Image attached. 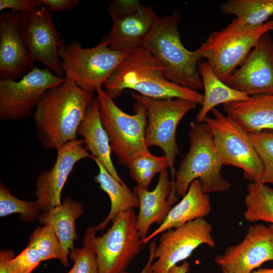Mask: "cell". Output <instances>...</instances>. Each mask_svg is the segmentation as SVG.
<instances>
[{
  "instance_id": "cell-23",
  "label": "cell",
  "mask_w": 273,
  "mask_h": 273,
  "mask_svg": "<svg viewBox=\"0 0 273 273\" xmlns=\"http://www.w3.org/2000/svg\"><path fill=\"white\" fill-rule=\"evenodd\" d=\"M77 134L83 138L85 148L97 158L117 180L125 184L118 174L111 158L112 150L108 135L101 120L97 99H94L80 124Z\"/></svg>"
},
{
  "instance_id": "cell-1",
  "label": "cell",
  "mask_w": 273,
  "mask_h": 273,
  "mask_svg": "<svg viewBox=\"0 0 273 273\" xmlns=\"http://www.w3.org/2000/svg\"><path fill=\"white\" fill-rule=\"evenodd\" d=\"M94 99V93L67 79L48 90L32 115L37 136L43 148L57 149L76 139L78 127Z\"/></svg>"
},
{
  "instance_id": "cell-32",
  "label": "cell",
  "mask_w": 273,
  "mask_h": 273,
  "mask_svg": "<svg viewBox=\"0 0 273 273\" xmlns=\"http://www.w3.org/2000/svg\"><path fill=\"white\" fill-rule=\"evenodd\" d=\"M248 135L263 166L258 183L273 185V130H265Z\"/></svg>"
},
{
  "instance_id": "cell-6",
  "label": "cell",
  "mask_w": 273,
  "mask_h": 273,
  "mask_svg": "<svg viewBox=\"0 0 273 273\" xmlns=\"http://www.w3.org/2000/svg\"><path fill=\"white\" fill-rule=\"evenodd\" d=\"M271 31L273 20L251 26L242 24L235 18L226 27L212 32L196 51L225 82L244 62L259 38Z\"/></svg>"
},
{
  "instance_id": "cell-18",
  "label": "cell",
  "mask_w": 273,
  "mask_h": 273,
  "mask_svg": "<svg viewBox=\"0 0 273 273\" xmlns=\"http://www.w3.org/2000/svg\"><path fill=\"white\" fill-rule=\"evenodd\" d=\"M174 180L169 178L167 169L160 173L158 183L151 191L135 186L133 190L139 199L137 228L141 240L145 238L154 223L161 224L172 205L178 200L174 187Z\"/></svg>"
},
{
  "instance_id": "cell-33",
  "label": "cell",
  "mask_w": 273,
  "mask_h": 273,
  "mask_svg": "<svg viewBox=\"0 0 273 273\" xmlns=\"http://www.w3.org/2000/svg\"><path fill=\"white\" fill-rule=\"evenodd\" d=\"M69 256L73 265L67 273H99L97 254L91 242L89 228L86 230L81 248H75Z\"/></svg>"
},
{
  "instance_id": "cell-16",
  "label": "cell",
  "mask_w": 273,
  "mask_h": 273,
  "mask_svg": "<svg viewBox=\"0 0 273 273\" xmlns=\"http://www.w3.org/2000/svg\"><path fill=\"white\" fill-rule=\"evenodd\" d=\"M57 158L52 168L38 174L35 195L41 211L44 212L61 204L63 189L76 163L91 158L82 139L70 141L57 149Z\"/></svg>"
},
{
  "instance_id": "cell-10",
  "label": "cell",
  "mask_w": 273,
  "mask_h": 273,
  "mask_svg": "<svg viewBox=\"0 0 273 273\" xmlns=\"http://www.w3.org/2000/svg\"><path fill=\"white\" fill-rule=\"evenodd\" d=\"M131 97L142 103L147 111L146 143L157 146L168 159L171 178H174L175 158L179 149L175 136L177 125L184 116L196 108L197 103L183 99H157L131 92Z\"/></svg>"
},
{
  "instance_id": "cell-7",
  "label": "cell",
  "mask_w": 273,
  "mask_h": 273,
  "mask_svg": "<svg viewBox=\"0 0 273 273\" xmlns=\"http://www.w3.org/2000/svg\"><path fill=\"white\" fill-rule=\"evenodd\" d=\"M58 53L66 79L92 93L102 88L128 54L111 49L107 37L90 48H83L73 40L60 48Z\"/></svg>"
},
{
  "instance_id": "cell-9",
  "label": "cell",
  "mask_w": 273,
  "mask_h": 273,
  "mask_svg": "<svg viewBox=\"0 0 273 273\" xmlns=\"http://www.w3.org/2000/svg\"><path fill=\"white\" fill-rule=\"evenodd\" d=\"M203 122L210 129L215 146L223 165H232L243 170L244 178L259 182L263 166L248 133L241 129L228 115L217 108Z\"/></svg>"
},
{
  "instance_id": "cell-12",
  "label": "cell",
  "mask_w": 273,
  "mask_h": 273,
  "mask_svg": "<svg viewBox=\"0 0 273 273\" xmlns=\"http://www.w3.org/2000/svg\"><path fill=\"white\" fill-rule=\"evenodd\" d=\"M23 35L29 53L35 62L39 61L56 75L64 73L59 50L65 44L46 7H37L20 13Z\"/></svg>"
},
{
  "instance_id": "cell-20",
  "label": "cell",
  "mask_w": 273,
  "mask_h": 273,
  "mask_svg": "<svg viewBox=\"0 0 273 273\" xmlns=\"http://www.w3.org/2000/svg\"><path fill=\"white\" fill-rule=\"evenodd\" d=\"M83 212L84 208L80 202L66 197L59 205L42 212L38 218L41 225L51 226L58 237L61 248L60 261L65 267L69 265L68 256L75 249L74 243L77 239L76 220Z\"/></svg>"
},
{
  "instance_id": "cell-14",
  "label": "cell",
  "mask_w": 273,
  "mask_h": 273,
  "mask_svg": "<svg viewBox=\"0 0 273 273\" xmlns=\"http://www.w3.org/2000/svg\"><path fill=\"white\" fill-rule=\"evenodd\" d=\"M270 260L273 261V231L262 224L249 226L240 243L228 247L214 258L222 273H251Z\"/></svg>"
},
{
  "instance_id": "cell-25",
  "label": "cell",
  "mask_w": 273,
  "mask_h": 273,
  "mask_svg": "<svg viewBox=\"0 0 273 273\" xmlns=\"http://www.w3.org/2000/svg\"><path fill=\"white\" fill-rule=\"evenodd\" d=\"M93 159L99 168V172L94 177L95 181L100 189L109 196L111 206L110 212L102 222L94 226L96 232L103 231L108 223L120 212L139 207V199L135 193L125 184L113 177L96 157Z\"/></svg>"
},
{
  "instance_id": "cell-40",
  "label": "cell",
  "mask_w": 273,
  "mask_h": 273,
  "mask_svg": "<svg viewBox=\"0 0 273 273\" xmlns=\"http://www.w3.org/2000/svg\"><path fill=\"white\" fill-rule=\"evenodd\" d=\"M269 226L271 228V229L273 231V224H269Z\"/></svg>"
},
{
  "instance_id": "cell-8",
  "label": "cell",
  "mask_w": 273,
  "mask_h": 273,
  "mask_svg": "<svg viewBox=\"0 0 273 273\" xmlns=\"http://www.w3.org/2000/svg\"><path fill=\"white\" fill-rule=\"evenodd\" d=\"M112 225L101 236L89 227L92 243L97 254L99 273H122L141 251V238L133 209L118 213Z\"/></svg>"
},
{
  "instance_id": "cell-13",
  "label": "cell",
  "mask_w": 273,
  "mask_h": 273,
  "mask_svg": "<svg viewBox=\"0 0 273 273\" xmlns=\"http://www.w3.org/2000/svg\"><path fill=\"white\" fill-rule=\"evenodd\" d=\"M212 230L209 222L199 218L162 233L154 254L157 258L151 267L154 273H168L202 244L214 248L215 241L212 236Z\"/></svg>"
},
{
  "instance_id": "cell-37",
  "label": "cell",
  "mask_w": 273,
  "mask_h": 273,
  "mask_svg": "<svg viewBox=\"0 0 273 273\" xmlns=\"http://www.w3.org/2000/svg\"><path fill=\"white\" fill-rule=\"evenodd\" d=\"M156 243L155 240H153L149 244V256L148 261L146 265L142 270L140 273H154L152 269V265L153 263V261L155 258L154 257V254L155 250L156 247ZM122 273H128L127 272L124 271Z\"/></svg>"
},
{
  "instance_id": "cell-30",
  "label": "cell",
  "mask_w": 273,
  "mask_h": 273,
  "mask_svg": "<svg viewBox=\"0 0 273 273\" xmlns=\"http://www.w3.org/2000/svg\"><path fill=\"white\" fill-rule=\"evenodd\" d=\"M42 261L33 247L27 245L18 255L12 250L0 252V273H32Z\"/></svg>"
},
{
  "instance_id": "cell-24",
  "label": "cell",
  "mask_w": 273,
  "mask_h": 273,
  "mask_svg": "<svg viewBox=\"0 0 273 273\" xmlns=\"http://www.w3.org/2000/svg\"><path fill=\"white\" fill-rule=\"evenodd\" d=\"M198 68L204 94L202 107L196 116L197 122H203L208 113L218 105L246 101L250 98L251 96L229 87L222 81L206 61H200Z\"/></svg>"
},
{
  "instance_id": "cell-22",
  "label": "cell",
  "mask_w": 273,
  "mask_h": 273,
  "mask_svg": "<svg viewBox=\"0 0 273 273\" xmlns=\"http://www.w3.org/2000/svg\"><path fill=\"white\" fill-rule=\"evenodd\" d=\"M211 210L209 195L203 192L200 180L195 179L191 183L181 200L172 207L163 222L141 240V244H147L155 237L169 229L176 228L197 218H204Z\"/></svg>"
},
{
  "instance_id": "cell-4",
  "label": "cell",
  "mask_w": 273,
  "mask_h": 273,
  "mask_svg": "<svg viewBox=\"0 0 273 273\" xmlns=\"http://www.w3.org/2000/svg\"><path fill=\"white\" fill-rule=\"evenodd\" d=\"M188 135L189 151L175 173L174 187L177 196L183 198L191 183L197 179L205 194L228 190L231 184L222 176L223 164L208 126L203 122L191 121Z\"/></svg>"
},
{
  "instance_id": "cell-27",
  "label": "cell",
  "mask_w": 273,
  "mask_h": 273,
  "mask_svg": "<svg viewBox=\"0 0 273 273\" xmlns=\"http://www.w3.org/2000/svg\"><path fill=\"white\" fill-rule=\"evenodd\" d=\"M220 9L224 14L235 16L242 24L257 26L273 15V0H229Z\"/></svg>"
},
{
  "instance_id": "cell-29",
  "label": "cell",
  "mask_w": 273,
  "mask_h": 273,
  "mask_svg": "<svg viewBox=\"0 0 273 273\" xmlns=\"http://www.w3.org/2000/svg\"><path fill=\"white\" fill-rule=\"evenodd\" d=\"M41 211L37 203L24 201L15 197L1 181L0 183V216L19 214L20 219L26 222H34L38 220Z\"/></svg>"
},
{
  "instance_id": "cell-35",
  "label": "cell",
  "mask_w": 273,
  "mask_h": 273,
  "mask_svg": "<svg viewBox=\"0 0 273 273\" xmlns=\"http://www.w3.org/2000/svg\"><path fill=\"white\" fill-rule=\"evenodd\" d=\"M43 7L42 0H1L0 10L10 9L21 13L35 8Z\"/></svg>"
},
{
  "instance_id": "cell-2",
  "label": "cell",
  "mask_w": 273,
  "mask_h": 273,
  "mask_svg": "<svg viewBox=\"0 0 273 273\" xmlns=\"http://www.w3.org/2000/svg\"><path fill=\"white\" fill-rule=\"evenodd\" d=\"M113 99L125 89L157 99H183L202 105L203 95L198 91L168 80L163 69L144 47L129 53L104 85Z\"/></svg>"
},
{
  "instance_id": "cell-38",
  "label": "cell",
  "mask_w": 273,
  "mask_h": 273,
  "mask_svg": "<svg viewBox=\"0 0 273 273\" xmlns=\"http://www.w3.org/2000/svg\"><path fill=\"white\" fill-rule=\"evenodd\" d=\"M190 264L184 261L180 265H174L171 267L168 273H188L189 271Z\"/></svg>"
},
{
  "instance_id": "cell-19",
  "label": "cell",
  "mask_w": 273,
  "mask_h": 273,
  "mask_svg": "<svg viewBox=\"0 0 273 273\" xmlns=\"http://www.w3.org/2000/svg\"><path fill=\"white\" fill-rule=\"evenodd\" d=\"M160 18L149 6H142L135 13L113 21L107 37L111 49L131 53L144 47Z\"/></svg>"
},
{
  "instance_id": "cell-21",
  "label": "cell",
  "mask_w": 273,
  "mask_h": 273,
  "mask_svg": "<svg viewBox=\"0 0 273 273\" xmlns=\"http://www.w3.org/2000/svg\"><path fill=\"white\" fill-rule=\"evenodd\" d=\"M223 110L248 133L273 130V95H255L246 101L226 103Z\"/></svg>"
},
{
  "instance_id": "cell-3",
  "label": "cell",
  "mask_w": 273,
  "mask_h": 273,
  "mask_svg": "<svg viewBox=\"0 0 273 273\" xmlns=\"http://www.w3.org/2000/svg\"><path fill=\"white\" fill-rule=\"evenodd\" d=\"M179 11L159 19L144 47L154 56L168 80L195 90L203 88L198 71L202 58L195 50L190 51L180 40L178 25Z\"/></svg>"
},
{
  "instance_id": "cell-11",
  "label": "cell",
  "mask_w": 273,
  "mask_h": 273,
  "mask_svg": "<svg viewBox=\"0 0 273 273\" xmlns=\"http://www.w3.org/2000/svg\"><path fill=\"white\" fill-rule=\"evenodd\" d=\"M65 80L48 68L36 66L20 79H1L0 120L14 121L32 116L43 95Z\"/></svg>"
},
{
  "instance_id": "cell-26",
  "label": "cell",
  "mask_w": 273,
  "mask_h": 273,
  "mask_svg": "<svg viewBox=\"0 0 273 273\" xmlns=\"http://www.w3.org/2000/svg\"><path fill=\"white\" fill-rule=\"evenodd\" d=\"M247 192L244 219L250 223L262 221L273 224V188L267 184L251 182Z\"/></svg>"
},
{
  "instance_id": "cell-17",
  "label": "cell",
  "mask_w": 273,
  "mask_h": 273,
  "mask_svg": "<svg viewBox=\"0 0 273 273\" xmlns=\"http://www.w3.org/2000/svg\"><path fill=\"white\" fill-rule=\"evenodd\" d=\"M35 62L28 50L21 30L20 13L0 15V76L20 79L32 70Z\"/></svg>"
},
{
  "instance_id": "cell-28",
  "label": "cell",
  "mask_w": 273,
  "mask_h": 273,
  "mask_svg": "<svg viewBox=\"0 0 273 273\" xmlns=\"http://www.w3.org/2000/svg\"><path fill=\"white\" fill-rule=\"evenodd\" d=\"M128 168L131 178L136 182L137 185L149 190L155 175L169 168V165L165 155L156 156L149 152L134 159Z\"/></svg>"
},
{
  "instance_id": "cell-36",
  "label": "cell",
  "mask_w": 273,
  "mask_h": 273,
  "mask_svg": "<svg viewBox=\"0 0 273 273\" xmlns=\"http://www.w3.org/2000/svg\"><path fill=\"white\" fill-rule=\"evenodd\" d=\"M43 7L51 12H63L71 9L78 4L77 0H42Z\"/></svg>"
},
{
  "instance_id": "cell-5",
  "label": "cell",
  "mask_w": 273,
  "mask_h": 273,
  "mask_svg": "<svg viewBox=\"0 0 273 273\" xmlns=\"http://www.w3.org/2000/svg\"><path fill=\"white\" fill-rule=\"evenodd\" d=\"M102 124L107 132L112 152L118 163L128 167L138 157L150 152L146 143L147 111L139 101L133 105L134 114L121 110L106 91H97Z\"/></svg>"
},
{
  "instance_id": "cell-34",
  "label": "cell",
  "mask_w": 273,
  "mask_h": 273,
  "mask_svg": "<svg viewBox=\"0 0 273 273\" xmlns=\"http://www.w3.org/2000/svg\"><path fill=\"white\" fill-rule=\"evenodd\" d=\"M142 6L138 0H112L107 10L113 21L135 13Z\"/></svg>"
},
{
  "instance_id": "cell-31",
  "label": "cell",
  "mask_w": 273,
  "mask_h": 273,
  "mask_svg": "<svg viewBox=\"0 0 273 273\" xmlns=\"http://www.w3.org/2000/svg\"><path fill=\"white\" fill-rule=\"evenodd\" d=\"M27 245L34 247L42 261L61 258L59 240L53 228L49 225L37 226L30 235Z\"/></svg>"
},
{
  "instance_id": "cell-15",
  "label": "cell",
  "mask_w": 273,
  "mask_h": 273,
  "mask_svg": "<svg viewBox=\"0 0 273 273\" xmlns=\"http://www.w3.org/2000/svg\"><path fill=\"white\" fill-rule=\"evenodd\" d=\"M224 83L249 96L273 95V40L269 32L259 38Z\"/></svg>"
},
{
  "instance_id": "cell-39",
  "label": "cell",
  "mask_w": 273,
  "mask_h": 273,
  "mask_svg": "<svg viewBox=\"0 0 273 273\" xmlns=\"http://www.w3.org/2000/svg\"><path fill=\"white\" fill-rule=\"evenodd\" d=\"M251 273H273V268H259Z\"/></svg>"
}]
</instances>
